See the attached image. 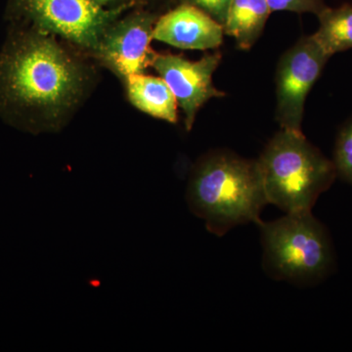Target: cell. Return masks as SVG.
I'll list each match as a JSON object with an SVG mask.
<instances>
[{
	"label": "cell",
	"instance_id": "6da1fadb",
	"mask_svg": "<svg viewBox=\"0 0 352 352\" xmlns=\"http://www.w3.org/2000/svg\"><path fill=\"white\" fill-rule=\"evenodd\" d=\"M87 74L52 34L14 32L0 53V113L29 129L53 126L82 98Z\"/></svg>",
	"mask_w": 352,
	"mask_h": 352
},
{
	"label": "cell",
	"instance_id": "7a4b0ae2",
	"mask_svg": "<svg viewBox=\"0 0 352 352\" xmlns=\"http://www.w3.org/2000/svg\"><path fill=\"white\" fill-rule=\"evenodd\" d=\"M186 200L208 232L219 237L234 227L258 224L268 204L258 161L227 151L199 160L190 175Z\"/></svg>",
	"mask_w": 352,
	"mask_h": 352
},
{
	"label": "cell",
	"instance_id": "3957f363",
	"mask_svg": "<svg viewBox=\"0 0 352 352\" xmlns=\"http://www.w3.org/2000/svg\"><path fill=\"white\" fill-rule=\"evenodd\" d=\"M258 163L268 204L286 214L312 212L337 176L333 161L303 133L285 129L271 139Z\"/></svg>",
	"mask_w": 352,
	"mask_h": 352
},
{
	"label": "cell",
	"instance_id": "277c9868",
	"mask_svg": "<svg viewBox=\"0 0 352 352\" xmlns=\"http://www.w3.org/2000/svg\"><path fill=\"white\" fill-rule=\"evenodd\" d=\"M263 265L268 276L296 286L320 283L335 268L330 234L312 212L259 221Z\"/></svg>",
	"mask_w": 352,
	"mask_h": 352
},
{
	"label": "cell",
	"instance_id": "5b68a950",
	"mask_svg": "<svg viewBox=\"0 0 352 352\" xmlns=\"http://www.w3.org/2000/svg\"><path fill=\"white\" fill-rule=\"evenodd\" d=\"M126 8L111 9L95 0H9V13L32 29L61 36L94 53L109 25Z\"/></svg>",
	"mask_w": 352,
	"mask_h": 352
},
{
	"label": "cell",
	"instance_id": "8992f818",
	"mask_svg": "<svg viewBox=\"0 0 352 352\" xmlns=\"http://www.w3.org/2000/svg\"><path fill=\"white\" fill-rule=\"evenodd\" d=\"M329 57L311 36H303L280 59L276 74L277 120L281 129L302 133L308 92Z\"/></svg>",
	"mask_w": 352,
	"mask_h": 352
},
{
	"label": "cell",
	"instance_id": "52a82bcc",
	"mask_svg": "<svg viewBox=\"0 0 352 352\" xmlns=\"http://www.w3.org/2000/svg\"><path fill=\"white\" fill-rule=\"evenodd\" d=\"M157 18V14L138 10L116 20L104 32L94 54L124 80L131 75L144 74L157 54L151 48Z\"/></svg>",
	"mask_w": 352,
	"mask_h": 352
},
{
	"label": "cell",
	"instance_id": "ba28073f",
	"mask_svg": "<svg viewBox=\"0 0 352 352\" xmlns=\"http://www.w3.org/2000/svg\"><path fill=\"white\" fill-rule=\"evenodd\" d=\"M220 61L219 52L206 54L195 62L173 54H157L153 61V68L170 88L177 106L184 113L187 131H191L204 104L210 99L226 96L212 83V75Z\"/></svg>",
	"mask_w": 352,
	"mask_h": 352
},
{
	"label": "cell",
	"instance_id": "9c48e42d",
	"mask_svg": "<svg viewBox=\"0 0 352 352\" xmlns=\"http://www.w3.org/2000/svg\"><path fill=\"white\" fill-rule=\"evenodd\" d=\"M223 34V25L208 14L190 4L180 3L157 18L152 36L180 50H207L219 48Z\"/></svg>",
	"mask_w": 352,
	"mask_h": 352
},
{
	"label": "cell",
	"instance_id": "30bf717a",
	"mask_svg": "<svg viewBox=\"0 0 352 352\" xmlns=\"http://www.w3.org/2000/svg\"><path fill=\"white\" fill-rule=\"evenodd\" d=\"M124 80L129 101L134 107L156 119L170 124L177 122V102L161 76L135 74Z\"/></svg>",
	"mask_w": 352,
	"mask_h": 352
},
{
	"label": "cell",
	"instance_id": "8fae6325",
	"mask_svg": "<svg viewBox=\"0 0 352 352\" xmlns=\"http://www.w3.org/2000/svg\"><path fill=\"white\" fill-rule=\"evenodd\" d=\"M270 13L266 0H231L224 34L235 38L241 50H251L263 34Z\"/></svg>",
	"mask_w": 352,
	"mask_h": 352
},
{
	"label": "cell",
	"instance_id": "7c38bea8",
	"mask_svg": "<svg viewBox=\"0 0 352 352\" xmlns=\"http://www.w3.org/2000/svg\"><path fill=\"white\" fill-rule=\"evenodd\" d=\"M320 27L312 34L322 50L332 57L352 48V6L344 3L338 8L326 7L318 15Z\"/></svg>",
	"mask_w": 352,
	"mask_h": 352
},
{
	"label": "cell",
	"instance_id": "4fadbf2b",
	"mask_svg": "<svg viewBox=\"0 0 352 352\" xmlns=\"http://www.w3.org/2000/svg\"><path fill=\"white\" fill-rule=\"evenodd\" d=\"M333 164L337 176L352 185V120L338 135Z\"/></svg>",
	"mask_w": 352,
	"mask_h": 352
},
{
	"label": "cell",
	"instance_id": "5bb4252c",
	"mask_svg": "<svg viewBox=\"0 0 352 352\" xmlns=\"http://www.w3.org/2000/svg\"><path fill=\"white\" fill-rule=\"evenodd\" d=\"M271 12L289 11L296 13H314L319 15L326 8L323 0H266Z\"/></svg>",
	"mask_w": 352,
	"mask_h": 352
},
{
	"label": "cell",
	"instance_id": "9a60e30c",
	"mask_svg": "<svg viewBox=\"0 0 352 352\" xmlns=\"http://www.w3.org/2000/svg\"><path fill=\"white\" fill-rule=\"evenodd\" d=\"M180 2L201 9L220 25H224L231 0H180Z\"/></svg>",
	"mask_w": 352,
	"mask_h": 352
},
{
	"label": "cell",
	"instance_id": "2e32d148",
	"mask_svg": "<svg viewBox=\"0 0 352 352\" xmlns=\"http://www.w3.org/2000/svg\"><path fill=\"white\" fill-rule=\"evenodd\" d=\"M107 8H129L134 6L133 0H95Z\"/></svg>",
	"mask_w": 352,
	"mask_h": 352
},
{
	"label": "cell",
	"instance_id": "e0dca14e",
	"mask_svg": "<svg viewBox=\"0 0 352 352\" xmlns=\"http://www.w3.org/2000/svg\"><path fill=\"white\" fill-rule=\"evenodd\" d=\"M134 4L136 3H148L150 1H156V0H133Z\"/></svg>",
	"mask_w": 352,
	"mask_h": 352
}]
</instances>
